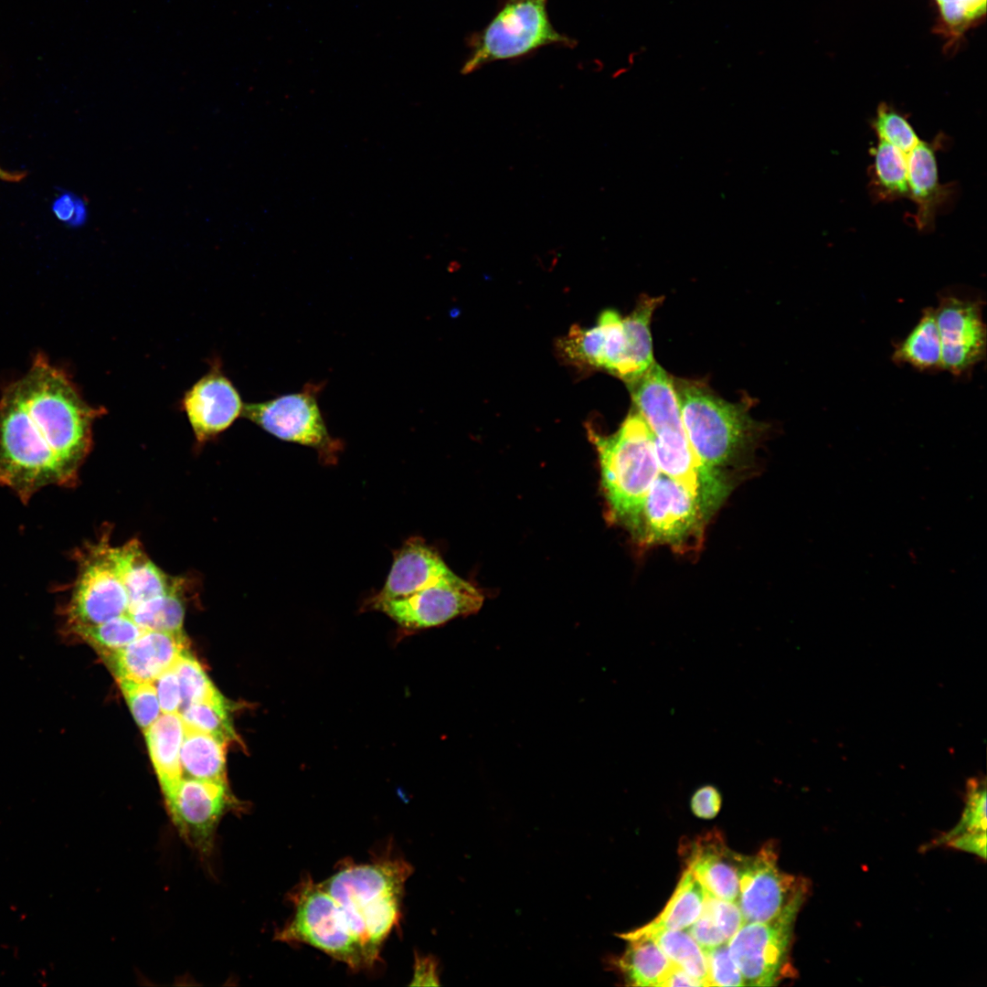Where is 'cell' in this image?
Here are the masks:
<instances>
[{
	"instance_id": "1",
	"label": "cell",
	"mask_w": 987,
	"mask_h": 987,
	"mask_svg": "<svg viewBox=\"0 0 987 987\" xmlns=\"http://www.w3.org/2000/svg\"><path fill=\"white\" fill-rule=\"evenodd\" d=\"M104 412L43 357L0 399V485L24 502L50 484H72Z\"/></svg>"
},
{
	"instance_id": "2",
	"label": "cell",
	"mask_w": 987,
	"mask_h": 987,
	"mask_svg": "<svg viewBox=\"0 0 987 987\" xmlns=\"http://www.w3.org/2000/svg\"><path fill=\"white\" fill-rule=\"evenodd\" d=\"M634 410L649 427L662 473L684 484L709 516L726 497L722 475L706 469L693 451L681 417L673 377L653 364L627 382Z\"/></svg>"
},
{
	"instance_id": "3",
	"label": "cell",
	"mask_w": 987,
	"mask_h": 987,
	"mask_svg": "<svg viewBox=\"0 0 987 987\" xmlns=\"http://www.w3.org/2000/svg\"><path fill=\"white\" fill-rule=\"evenodd\" d=\"M411 872L403 859L385 857L366 864L344 863L321 882L373 965L400 920L404 886Z\"/></svg>"
},
{
	"instance_id": "4",
	"label": "cell",
	"mask_w": 987,
	"mask_h": 987,
	"mask_svg": "<svg viewBox=\"0 0 987 987\" xmlns=\"http://www.w3.org/2000/svg\"><path fill=\"white\" fill-rule=\"evenodd\" d=\"M662 299L643 295L626 317L606 310L594 326H573L558 347L574 364L602 368L630 382L654 362L650 323Z\"/></svg>"
},
{
	"instance_id": "5",
	"label": "cell",
	"mask_w": 987,
	"mask_h": 987,
	"mask_svg": "<svg viewBox=\"0 0 987 987\" xmlns=\"http://www.w3.org/2000/svg\"><path fill=\"white\" fill-rule=\"evenodd\" d=\"M683 424L699 462L722 475L753 444L761 425L749 414L748 402H728L700 381L673 378Z\"/></svg>"
},
{
	"instance_id": "6",
	"label": "cell",
	"mask_w": 987,
	"mask_h": 987,
	"mask_svg": "<svg viewBox=\"0 0 987 987\" xmlns=\"http://www.w3.org/2000/svg\"><path fill=\"white\" fill-rule=\"evenodd\" d=\"M589 434L599 455L609 516L628 529L661 473L653 434L635 410L616 432L606 436L589 430Z\"/></svg>"
},
{
	"instance_id": "7",
	"label": "cell",
	"mask_w": 987,
	"mask_h": 987,
	"mask_svg": "<svg viewBox=\"0 0 987 987\" xmlns=\"http://www.w3.org/2000/svg\"><path fill=\"white\" fill-rule=\"evenodd\" d=\"M548 0H501L495 16L469 39L470 53L461 72L469 74L496 60L525 56L540 48H572L575 40L552 26Z\"/></svg>"
},
{
	"instance_id": "8",
	"label": "cell",
	"mask_w": 987,
	"mask_h": 987,
	"mask_svg": "<svg viewBox=\"0 0 987 987\" xmlns=\"http://www.w3.org/2000/svg\"><path fill=\"white\" fill-rule=\"evenodd\" d=\"M293 914L276 933L286 943L313 946L352 969L372 967L364 948L341 917L333 897L311 877L290 893Z\"/></svg>"
},
{
	"instance_id": "9",
	"label": "cell",
	"mask_w": 987,
	"mask_h": 987,
	"mask_svg": "<svg viewBox=\"0 0 987 987\" xmlns=\"http://www.w3.org/2000/svg\"><path fill=\"white\" fill-rule=\"evenodd\" d=\"M707 517L684 484L660 473L628 530L642 544L667 545L684 552L700 546Z\"/></svg>"
},
{
	"instance_id": "10",
	"label": "cell",
	"mask_w": 987,
	"mask_h": 987,
	"mask_svg": "<svg viewBox=\"0 0 987 987\" xmlns=\"http://www.w3.org/2000/svg\"><path fill=\"white\" fill-rule=\"evenodd\" d=\"M804 901L794 903L774 919L745 923L728 939L729 955L746 985L774 986L791 973L793 926Z\"/></svg>"
},
{
	"instance_id": "11",
	"label": "cell",
	"mask_w": 987,
	"mask_h": 987,
	"mask_svg": "<svg viewBox=\"0 0 987 987\" xmlns=\"http://www.w3.org/2000/svg\"><path fill=\"white\" fill-rule=\"evenodd\" d=\"M777 859L773 843L765 844L754 855L736 854L737 903L746 923L774 919L794 903L806 899V879L781 871Z\"/></svg>"
},
{
	"instance_id": "12",
	"label": "cell",
	"mask_w": 987,
	"mask_h": 987,
	"mask_svg": "<svg viewBox=\"0 0 987 987\" xmlns=\"http://www.w3.org/2000/svg\"><path fill=\"white\" fill-rule=\"evenodd\" d=\"M483 594L452 571L420 591L396 600H369V607L392 619L402 629L418 631L441 625L477 612Z\"/></svg>"
},
{
	"instance_id": "13",
	"label": "cell",
	"mask_w": 987,
	"mask_h": 987,
	"mask_svg": "<svg viewBox=\"0 0 987 987\" xmlns=\"http://www.w3.org/2000/svg\"><path fill=\"white\" fill-rule=\"evenodd\" d=\"M980 297L946 292L935 312L941 344L942 369L960 377L985 358L987 334Z\"/></svg>"
},
{
	"instance_id": "14",
	"label": "cell",
	"mask_w": 987,
	"mask_h": 987,
	"mask_svg": "<svg viewBox=\"0 0 987 987\" xmlns=\"http://www.w3.org/2000/svg\"><path fill=\"white\" fill-rule=\"evenodd\" d=\"M242 416L280 440L312 447L327 455L338 448L328 432L313 387L268 401L245 404Z\"/></svg>"
},
{
	"instance_id": "15",
	"label": "cell",
	"mask_w": 987,
	"mask_h": 987,
	"mask_svg": "<svg viewBox=\"0 0 987 987\" xmlns=\"http://www.w3.org/2000/svg\"><path fill=\"white\" fill-rule=\"evenodd\" d=\"M164 798L180 836L199 855L209 856L222 817L236 804L227 784L183 777Z\"/></svg>"
},
{
	"instance_id": "16",
	"label": "cell",
	"mask_w": 987,
	"mask_h": 987,
	"mask_svg": "<svg viewBox=\"0 0 987 987\" xmlns=\"http://www.w3.org/2000/svg\"><path fill=\"white\" fill-rule=\"evenodd\" d=\"M181 404L199 442L226 430L242 415L244 408L239 391L218 363L185 393Z\"/></svg>"
},
{
	"instance_id": "17",
	"label": "cell",
	"mask_w": 987,
	"mask_h": 987,
	"mask_svg": "<svg viewBox=\"0 0 987 987\" xmlns=\"http://www.w3.org/2000/svg\"><path fill=\"white\" fill-rule=\"evenodd\" d=\"M944 134L931 142L920 140L907 154L908 198L916 206L913 220L920 231L929 232L936 217L950 208L957 193L954 184H940L937 152L943 146Z\"/></svg>"
},
{
	"instance_id": "18",
	"label": "cell",
	"mask_w": 987,
	"mask_h": 987,
	"mask_svg": "<svg viewBox=\"0 0 987 987\" xmlns=\"http://www.w3.org/2000/svg\"><path fill=\"white\" fill-rule=\"evenodd\" d=\"M186 651L184 634L146 631L127 646L101 658L116 680L154 683Z\"/></svg>"
},
{
	"instance_id": "19",
	"label": "cell",
	"mask_w": 987,
	"mask_h": 987,
	"mask_svg": "<svg viewBox=\"0 0 987 987\" xmlns=\"http://www.w3.org/2000/svg\"><path fill=\"white\" fill-rule=\"evenodd\" d=\"M451 572L434 548L419 537H411L394 552L386 582L372 599L387 600L408 597L434 585Z\"/></svg>"
},
{
	"instance_id": "20",
	"label": "cell",
	"mask_w": 987,
	"mask_h": 987,
	"mask_svg": "<svg viewBox=\"0 0 987 987\" xmlns=\"http://www.w3.org/2000/svg\"><path fill=\"white\" fill-rule=\"evenodd\" d=\"M737 853L731 851L717 831L698 836L691 844L689 867L705 889L714 897L738 901Z\"/></svg>"
},
{
	"instance_id": "21",
	"label": "cell",
	"mask_w": 987,
	"mask_h": 987,
	"mask_svg": "<svg viewBox=\"0 0 987 987\" xmlns=\"http://www.w3.org/2000/svg\"><path fill=\"white\" fill-rule=\"evenodd\" d=\"M144 731L148 751L164 797L183 778L180 751L185 725L179 713H162Z\"/></svg>"
},
{
	"instance_id": "22",
	"label": "cell",
	"mask_w": 987,
	"mask_h": 987,
	"mask_svg": "<svg viewBox=\"0 0 987 987\" xmlns=\"http://www.w3.org/2000/svg\"><path fill=\"white\" fill-rule=\"evenodd\" d=\"M705 895L703 885L687 867L663 911L643 927L622 933L620 937L629 940L647 937L659 930L685 929L700 916Z\"/></svg>"
},
{
	"instance_id": "23",
	"label": "cell",
	"mask_w": 987,
	"mask_h": 987,
	"mask_svg": "<svg viewBox=\"0 0 987 987\" xmlns=\"http://www.w3.org/2000/svg\"><path fill=\"white\" fill-rule=\"evenodd\" d=\"M628 946L617 959L616 967L627 985L664 986L676 966L650 938L627 940Z\"/></svg>"
},
{
	"instance_id": "24",
	"label": "cell",
	"mask_w": 987,
	"mask_h": 987,
	"mask_svg": "<svg viewBox=\"0 0 987 987\" xmlns=\"http://www.w3.org/2000/svg\"><path fill=\"white\" fill-rule=\"evenodd\" d=\"M869 191L876 202L908 198L907 154L878 140L870 148Z\"/></svg>"
},
{
	"instance_id": "25",
	"label": "cell",
	"mask_w": 987,
	"mask_h": 987,
	"mask_svg": "<svg viewBox=\"0 0 987 987\" xmlns=\"http://www.w3.org/2000/svg\"><path fill=\"white\" fill-rule=\"evenodd\" d=\"M227 744L209 734L185 727L180 751L183 777L227 784Z\"/></svg>"
},
{
	"instance_id": "26",
	"label": "cell",
	"mask_w": 987,
	"mask_h": 987,
	"mask_svg": "<svg viewBox=\"0 0 987 987\" xmlns=\"http://www.w3.org/2000/svg\"><path fill=\"white\" fill-rule=\"evenodd\" d=\"M892 360L920 371L942 370L941 344L934 308H926L908 334L895 345Z\"/></svg>"
},
{
	"instance_id": "27",
	"label": "cell",
	"mask_w": 987,
	"mask_h": 987,
	"mask_svg": "<svg viewBox=\"0 0 987 987\" xmlns=\"http://www.w3.org/2000/svg\"><path fill=\"white\" fill-rule=\"evenodd\" d=\"M643 938L653 939L674 964L699 980L704 986H711L703 950L687 931L664 929Z\"/></svg>"
},
{
	"instance_id": "28",
	"label": "cell",
	"mask_w": 987,
	"mask_h": 987,
	"mask_svg": "<svg viewBox=\"0 0 987 987\" xmlns=\"http://www.w3.org/2000/svg\"><path fill=\"white\" fill-rule=\"evenodd\" d=\"M185 727L214 736L226 742L238 739L223 697L192 703L179 712Z\"/></svg>"
},
{
	"instance_id": "29",
	"label": "cell",
	"mask_w": 987,
	"mask_h": 987,
	"mask_svg": "<svg viewBox=\"0 0 987 987\" xmlns=\"http://www.w3.org/2000/svg\"><path fill=\"white\" fill-rule=\"evenodd\" d=\"M144 631H146L131 618L119 616L98 625L79 629L72 633L102 656L127 646Z\"/></svg>"
},
{
	"instance_id": "30",
	"label": "cell",
	"mask_w": 987,
	"mask_h": 987,
	"mask_svg": "<svg viewBox=\"0 0 987 987\" xmlns=\"http://www.w3.org/2000/svg\"><path fill=\"white\" fill-rule=\"evenodd\" d=\"M878 140L885 141L907 154L920 142L907 117L887 103H880L871 120Z\"/></svg>"
},
{
	"instance_id": "31",
	"label": "cell",
	"mask_w": 987,
	"mask_h": 987,
	"mask_svg": "<svg viewBox=\"0 0 987 987\" xmlns=\"http://www.w3.org/2000/svg\"><path fill=\"white\" fill-rule=\"evenodd\" d=\"M986 786L985 780L972 778L967 783L964 810L958 823L934 842L947 844L950 840L965 834L986 833Z\"/></svg>"
},
{
	"instance_id": "32",
	"label": "cell",
	"mask_w": 987,
	"mask_h": 987,
	"mask_svg": "<svg viewBox=\"0 0 987 987\" xmlns=\"http://www.w3.org/2000/svg\"><path fill=\"white\" fill-rule=\"evenodd\" d=\"M173 668L180 685L181 709L192 703L224 697L213 685L200 663L187 651L178 658Z\"/></svg>"
},
{
	"instance_id": "33",
	"label": "cell",
	"mask_w": 987,
	"mask_h": 987,
	"mask_svg": "<svg viewBox=\"0 0 987 987\" xmlns=\"http://www.w3.org/2000/svg\"><path fill=\"white\" fill-rule=\"evenodd\" d=\"M117 681L136 723L145 730L162 714L154 683Z\"/></svg>"
},
{
	"instance_id": "34",
	"label": "cell",
	"mask_w": 987,
	"mask_h": 987,
	"mask_svg": "<svg viewBox=\"0 0 987 987\" xmlns=\"http://www.w3.org/2000/svg\"><path fill=\"white\" fill-rule=\"evenodd\" d=\"M702 950L706 957L711 986L746 985L740 971L729 955L727 943Z\"/></svg>"
},
{
	"instance_id": "35",
	"label": "cell",
	"mask_w": 987,
	"mask_h": 987,
	"mask_svg": "<svg viewBox=\"0 0 987 987\" xmlns=\"http://www.w3.org/2000/svg\"><path fill=\"white\" fill-rule=\"evenodd\" d=\"M703 907L711 915L727 941L746 923L737 902L717 898L706 890Z\"/></svg>"
},
{
	"instance_id": "36",
	"label": "cell",
	"mask_w": 987,
	"mask_h": 987,
	"mask_svg": "<svg viewBox=\"0 0 987 987\" xmlns=\"http://www.w3.org/2000/svg\"><path fill=\"white\" fill-rule=\"evenodd\" d=\"M156 694L162 713H179L182 697L178 677L170 668L163 673L154 682Z\"/></svg>"
},
{
	"instance_id": "37",
	"label": "cell",
	"mask_w": 987,
	"mask_h": 987,
	"mask_svg": "<svg viewBox=\"0 0 987 987\" xmlns=\"http://www.w3.org/2000/svg\"><path fill=\"white\" fill-rule=\"evenodd\" d=\"M686 931L701 949L727 943V939L704 907L698 918L686 929Z\"/></svg>"
},
{
	"instance_id": "38",
	"label": "cell",
	"mask_w": 987,
	"mask_h": 987,
	"mask_svg": "<svg viewBox=\"0 0 987 987\" xmlns=\"http://www.w3.org/2000/svg\"><path fill=\"white\" fill-rule=\"evenodd\" d=\"M721 807V795L717 789L711 785L699 788L692 796L691 809L699 818H714Z\"/></svg>"
},
{
	"instance_id": "39",
	"label": "cell",
	"mask_w": 987,
	"mask_h": 987,
	"mask_svg": "<svg viewBox=\"0 0 987 987\" xmlns=\"http://www.w3.org/2000/svg\"><path fill=\"white\" fill-rule=\"evenodd\" d=\"M52 209L58 219L74 226L82 224L87 217L84 203L68 193L59 196L55 200Z\"/></svg>"
},
{
	"instance_id": "40",
	"label": "cell",
	"mask_w": 987,
	"mask_h": 987,
	"mask_svg": "<svg viewBox=\"0 0 987 987\" xmlns=\"http://www.w3.org/2000/svg\"><path fill=\"white\" fill-rule=\"evenodd\" d=\"M943 21L953 30L959 31L975 19L969 6L963 2L939 4Z\"/></svg>"
},
{
	"instance_id": "41",
	"label": "cell",
	"mask_w": 987,
	"mask_h": 987,
	"mask_svg": "<svg viewBox=\"0 0 987 987\" xmlns=\"http://www.w3.org/2000/svg\"><path fill=\"white\" fill-rule=\"evenodd\" d=\"M986 840V833H971L958 836L950 840L946 845L985 859Z\"/></svg>"
},
{
	"instance_id": "42",
	"label": "cell",
	"mask_w": 987,
	"mask_h": 987,
	"mask_svg": "<svg viewBox=\"0 0 987 987\" xmlns=\"http://www.w3.org/2000/svg\"><path fill=\"white\" fill-rule=\"evenodd\" d=\"M416 965L414 980H425L429 981V984H438V976L436 972L437 965L432 959H418Z\"/></svg>"
},
{
	"instance_id": "43",
	"label": "cell",
	"mask_w": 987,
	"mask_h": 987,
	"mask_svg": "<svg viewBox=\"0 0 987 987\" xmlns=\"http://www.w3.org/2000/svg\"><path fill=\"white\" fill-rule=\"evenodd\" d=\"M664 986H704L703 983L693 977L684 969L675 966L671 971Z\"/></svg>"
},
{
	"instance_id": "44",
	"label": "cell",
	"mask_w": 987,
	"mask_h": 987,
	"mask_svg": "<svg viewBox=\"0 0 987 987\" xmlns=\"http://www.w3.org/2000/svg\"><path fill=\"white\" fill-rule=\"evenodd\" d=\"M21 177H22L21 174L9 173V172L5 171L4 169H2L0 167V179H2V180L17 181V180L21 179Z\"/></svg>"
},
{
	"instance_id": "45",
	"label": "cell",
	"mask_w": 987,
	"mask_h": 987,
	"mask_svg": "<svg viewBox=\"0 0 987 987\" xmlns=\"http://www.w3.org/2000/svg\"><path fill=\"white\" fill-rule=\"evenodd\" d=\"M937 2H938V4H939H939H942V3H947V2H963V3H965V4H966V5H967L969 6V5H968V3H967V0H937ZM969 8H970V6H969ZM970 10H971V8H970ZM971 13H972V12H971ZM972 15H973V14H972ZM973 16H974V15H973ZM974 17H975V16H974Z\"/></svg>"
}]
</instances>
